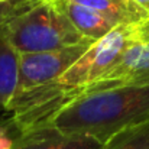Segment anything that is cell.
<instances>
[{
    "mask_svg": "<svg viewBox=\"0 0 149 149\" xmlns=\"http://www.w3.org/2000/svg\"><path fill=\"white\" fill-rule=\"evenodd\" d=\"M136 25L138 22L116 26L106 36L94 41L56 80L13 96L6 111L12 113L9 123L16 135L47 126L61 109L84 96L116 64L127 44L133 39Z\"/></svg>",
    "mask_w": 149,
    "mask_h": 149,
    "instance_id": "cell-1",
    "label": "cell"
},
{
    "mask_svg": "<svg viewBox=\"0 0 149 149\" xmlns=\"http://www.w3.org/2000/svg\"><path fill=\"white\" fill-rule=\"evenodd\" d=\"M146 122L149 84H129L80 96L61 109L44 127L65 135L91 136L104 145L119 132Z\"/></svg>",
    "mask_w": 149,
    "mask_h": 149,
    "instance_id": "cell-2",
    "label": "cell"
},
{
    "mask_svg": "<svg viewBox=\"0 0 149 149\" xmlns=\"http://www.w3.org/2000/svg\"><path fill=\"white\" fill-rule=\"evenodd\" d=\"M10 44L19 54L54 51L88 42L70 19L51 1L38 0L3 26Z\"/></svg>",
    "mask_w": 149,
    "mask_h": 149,
    "instance_id": "cell-3",
    "label": "cell"
},
{
    "mask_svg": "<svg viewBox=\"0 0 149 149\" xmlns=\"http://www.w3.org/2000/svg\"><path fill=\"white\" fill-rule=\"evenodd\" d=\"M93 42L94 41H88L54 51L19 54V75L13 96L56 80L88 49Z\"/></svg>",
    "mask_w": 149,
    "mask_h": 149,
    "instance_id": "cell-4",
    "label": "cell"
},
{
    "mask_svg": "<svg viewBox=\"0 0 149 149\" xmlns=\"http://www.w3.org/2000/svg\"><path fill=\"white\" fill-rule=\"evenodd\" d=\"M142 22H138L133 39L127 44L116 64L86 94L129 84H149V33Z\"/></svg>",
    "mask_w": 149,
    "mask_h": 149,
    "instance_id": "cell-5",
    "label": "cell"
},
{
    "mask_svg": "<svg viewBox=\"0 0 149 149\" xmlns=\"http://www.w3.org/2000/svg\"><path fill=\"white\" fill-rule=\"evenodd\" d=\"M12 149H103V143L86 135H65L49 127L17 135Z\"/></svg>",
    "mask_w": 149,
    "mask_h": 149,
    "instance_id": "cell-6",
    "label": "cell"
},
{
    "mask_svg": "<svg viewBox=\"0 0 149 149\" xmlns=\"http://www.w3.org/2000/svg\"><path fill=\"white\" fill-rule=\"evenodd\" d=\"M55 4L72 23V26L78 31V33L90 41H97L100 38L106 36L109 32H111L117 23L106 17L96 10H91L88 7H84L81 4H77L70 0H47Z\"/></svg>",
    "mask_w": 149,
    "mask_h": 149,
    "instance_id": "cell-7",
    "label": "cell"
},
{
    "mask_svg": "<svg viewBox=\"0 0 149 149\" xmlns=\"http://www.w3.org/2000/svg\"><path fill=\"white\" fill-rule=\"evenodd\" d=\"M19 75V52L0 28V110H6L13 97Z\"/></svg>",
    "mask_w": 149,
    "mask_h": 149,
    "instance_id": "cell-8",
    "label": "cell"
},
{
    "mask_svg": "<svg viewBox=\"0 0 149 149\" xmlns=\"http://www.w3.org/2000/svg\"><path fill=\"white\" fill-rule=\"evenodd\" d=\"M70 1H74L77 4H81L84 7L96 10L117 25L133 23V22L146 19V16L142 15L139 10L132 9L117 0H70Z\"/></svg>",
    "mask_w": 149,
    "mask_h": 149,
    "instance_id": "cell-9",
    "label": "cell"
},
{
    "mask_svg": "<svg viewBox=\"0 0 149 149\" xmlns=\"http://www.w3.org/2000/svg\"><path fill=\"white\" fill-rule=\"evenodd\" d=\"M103 149H149V122L119 132L103 145Z\"/></svg>",
    "mask_w": 149,
    "mask_h": 149,
    "instance_id": "cell-10",
    "label": "cell"
},
{
    "mask_svg": "<svg viewBox=\"0 0 149 149\" xmlns=\"http://www.w3.org/2000/svg\"><path fill=\"white\" fill-rule=\"evenodd\" d=\"M36 1L38 0H9L6 3H0V28L19 13L28 10Z\"/></svg>",
    "mask_w": 149,
    "mask_h": 149,
    "instance_id": "cell-11",
    "label": "cell"
},
{
    "mask_svg": "<svg viewBox=\"0 0 149 149\" xmlns=\"http://www.w3.org/2000/svg\"><path fill=\"white\" fill-rule=\"evenodd\" d=\"M16 136L17 135L9 122L0 123V149H12Z\"/></svg>",
    "mask_w": 149,
    "mask_h": 149,
    "instance_id": "cell-12",
    "label": "cell"
},
{
    "mask_svg": "<svg viewBox=\"0 0 149 149\" xmlns=\"http://www.w3.org/2000/svg\"><path fill=\"white\" fill-rule=\"evenodd\" d=\"M132 3L145 15L149 17V0H132Z\"/></svg>",
    "mask_w": 149,
    "mask_h": 149,
    "instance_id": "cell-13",
    "label": "cell"
},
{
    "mask_svg": "<svg viewBox=\"0 0 149 149\" xmlns=\"http://www.w3.org/2000/svg\"><path fill=\"white\" fill-rule=\"evenodd\" d=\"M117 1H120V3H123V4H126V6L132 7V9H136V10H139V9H138V7H136L133 3H132V0H117ZM139 12H141V10H139ZM141 13H142V12H141ZM142 15H143V13H142ZM146 17H148V16H146Z\"/></svg>",
    "mask_w": 149,
    "mask_h": 149,
    "instance_id": "cell-14",
    "label": "cell"
},
{
    "mask_svg": "<svg viewBox=\"0 0 149 149\" xmlns=\"http://www.w3.org/2000/svg\"><path fill=\"white\" fill-rule=\"evenodd\" d=\"M142 23H143V28L146 29V32L149 33V17L148 19H143V22H142Z\"/></svg>",
    "mask_w": 149,
    "mask_h": 149,
    "instance_id": "cell-15",
    "label": "cell"
},
{
    "mask_svg": "<svg viewBox=\"0 0 149 149\" xmlns=\"http://www.w3.org/2000/svg\"><path fill=\"white\" fill-rule=\"evenodd\" d=\"M6 1H9V0H0V3H6Z\"/></svg>",
    "mask_w": 149,
    "mask_h": 149,
    "instance_id": "cell-16",
    "label": "cell"
}]
</instances>
